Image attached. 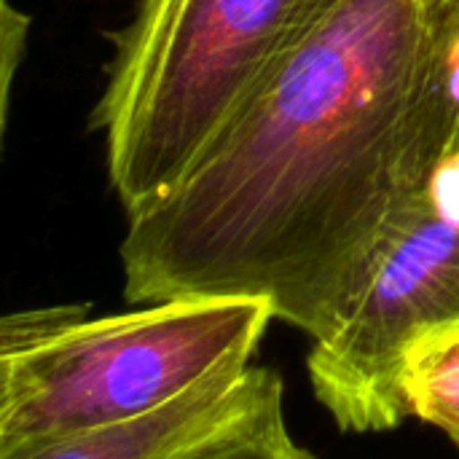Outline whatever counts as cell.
I'll return each instance as SVG.
<instances>
[{
	"label": "cell",
	"instance_id": "cell-1",
	"mask_svg": "<svg viewBox=\"0 0 459 459\" xmlns=\"http://www.w3.org/2000/svg\"><path fill=\"white\" fill-rule=\"evenodd\" d=\"M428 0H344L204 145L126 215L124 299H258L331 336L452 140Z\"/></svg>",
	"mask_w": 459,
	"mask_h": 459
},
{
	"label": "cell",
	"instance_id": "cell-2",
	"mask_svg": "<svg viewBox=\"0 0 459 459\" xmlns=\"http://www.w3.org/2000/svg\"><path fill=\"white\" fill-rule=\"evenodd\" d=\"M344 0H140L116 32L91 113L126 215L172 188L204 145Z\"/></svg>",
	"mask_w": 459,
	"mask_h": 459
},
{
	"label": "cell",
	"instance_id": "cell-3",
	"mask_svg": "<svg viewBox=\"0 0 459 459\" xmlns=\"http://www.w3.org/2000/svg\"><path fill=\"white\" fill-rule=\"evenodd\" d=\"M56 307L24 339H0V452L132 420L253 358L272 307L258 299H175L89 317Z\"/></svg>",
	"mask_w": 459,
	"mask_h": 459
},
{
	"label": "cell",
	"instance_id": "cell-4",
	"mask_svg": "<svg viewBox=\"0 0 459 459\" xmlns=\"http://www.w3.org/2000/svg\"><path fill=\"white\" fill-rule=\"evenodd\" d=\"M459 336V218L425 191L387 239L342 325L312 344L307 374L342 433H385L409 420L403 379L417 352Z\"/></svg>",
	"mask_w": 459,
	"mask_h": 459
},
{
	"label": "cell",
	"instance_id": "cell-5",
	"mask_svg": "<svg viewBox=\"0 0 459 459\" xmlns=\"http://www.w3.org/2000/svg\"><path fill=\"white\" fill-rule=\"evenodd\" d=\"M282 403V377L237 358L161 409L0 452V459H180Z\"/></svg>",
	"mask_w": 459,
	"mask_h": 459
},
{
	"label": "cell",
	"instance_id": "cell-6",
	"mask_svg": "<svg viewBox=\"0 0 459 459\" xmlns=\"http://www.w3.org/2000/svg\"><path fill=\"white\" fill-rule=\"evenodd\" d=\"M409 417L459 438V336L425 347L403 379Z\"/></svg>",
	"mask_w": 459,
	"mask_h": 459
},
{
	"label": "cell",
	"instance_id": "cell-7",
	"mask_svg": "<svg viewBox=\"0 0 459 459\" xmlns=\"http://www.w3.org/2000/svg\"><path fill=\"white\" fill-rule=\"evenodd\" d=\"M180 459H317L301 446L285 422V403L212 438Z\"/></svg>",
	"mask_w": 459,
	"mask_h": 459
},
{
	"label": "cell",
	"instance_id": "cell-8",
	"mask_svg": "<svg viewBox=\"0 0 459 459\" xmlns=\"http://www.w3.org/2000/svg\"><path fill=\"white\" fill-rule=\"evenodd\" d=\"M27 30L30 19L19 8H13L8 0L0 3V113H3V126L8 124V110H11V83H13V70L22 62L24 43H27Z\"/></svg>",
	"mask_w": 459,
	"mask_h": 459
},
{
	"label": "cell",
	"instance_id": "cell-9",
	"mask_svg": "<svg viewBox=\"0 0 459 459\" xmlns=\"http://www.w3.org/2000/svg\"><path fill=\"white\" fill-rule=\"evenodd\" d=\"M444 89H446V102L452 113V140L446 153L459 151V27L452 32L446 51H444Z\"/></svg>",
	"mask_w": 459,
	"mask_h": 459
},
{
	"label": "cell",
	"instance_id": "cell-10",
	"mask_svg": "<svg viewBox=\"0 0 459 459\" xmlns=\"http://www.w3.org/2000/svg\"><path fill=\"white\" fill-rule=\"evenodd\" d=\"M430 11L436 13L438 24H444L446 30H457L459 27V0H428Z\"/></svg>",
	"mask_w": 459,
	"mask_h": 459
},
{
	"label": "cell",
	"instance_id": "cell-11",
	"mask_svg": "<svg viewBox=\"0 0 459 459\" xmlns=\"http://www.w3.org/2000/svg\"><path fill=\"white\" fill-rule=\"evenodd\" d=\"M452 444H455V446H457V449H459V438H452Z\"/></svg>",
	"mask_w": 459,
	"mask_h": 459
}]
</instances>
